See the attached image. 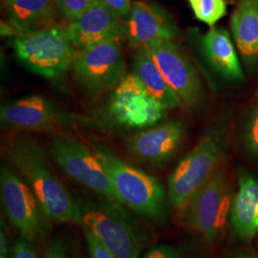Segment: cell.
Here are the masks:
<instances>
[{"mask_svg":"<svg viewBox=\"0 0 258 258\" xmlns=\"http://www.w3.org/2000/svg\"><path fill=\"white\" fill-rule=\"evenodd\" d=\"M10 163L56 225L78 224V204L49 166L46 152L35 139L17 136L6 147Z\"/></svg>","mask_w":258,"mask_h":258,"instance_id":"cell-1","label":"cell"},{"mask_svg":"<svg viewBox=\"0 0 258 258\" xmlns=\"http://www.w3.org/2000/svg\"><path fill=\"white\" fill-rule=\"evenodd\" d=\"M93 152L106 170L124 206L154 225H164L168 219V190L158 179L120 159L113 150L96 144Z\"/></svg>","mask_w":258,"mask_h":258,"instance_id":"cell-2","label":"cell"},{"mask_svg":"<svg viewBox=\"0 0 258 258\" xmlns=\"http://www.w3.org/2000/svg\"><path fill=\"white\" fill-rule=\"evenodd\" d=\"M78 224L102 242L116 258H141L148 236L125 206L107 198H77Z\"/></svg>","mask_w":258,"mask_h":258,"instance_id":"cell-3","label":"cell"},{"mask_svg":"<svg viewBox=\"0 0 258 258\" xmlns=\"http://www.w3.org/2000/svg\"><path fill=\"white\" fill-rule=\"evenodd\" d=\"M227 145L224 127L216 126L179 162L168 179V198L177 213L214 173Z\"/></svg>","mask_w":258,"mask_h":258,"instance_id":"cell-4","label":"cell"},{"mask_svg":"<svg viewBox=\"0 0 258 258\" xmlns=\"http://www.w3.org/2000/svg\"><path fill=\"white\" fill-rule=\"evenodd\" d=\"M233 197L228 178L216 171L178 212V218L186 230L198 234L206 243L213 244L231 220Z\"/></svg>","mask_w":258,"mask_h":258,"instance_id":"cell-5","label":"cell"},{"mask_svg":"<svg viewBox=\"0 0 258 258\" xmlns=\"http://www.w3.org/2000/svg\"><path fill=\"white\" fill-rule=\"evenodd\" d=\"M0 192L4 213L11 225L21 237L44 249L51 239L54 223L19 172L1 166Z\"/></svg>","mask_w":258,"mask_h":258,"instance_id":"cell-6","label":"cell"},{"mask_svg":"<svg viewBox=\"0 0 258 258\" xmlns=\"http://www.w3.org/2000/svg\"><path fill=\"white\" fill-rule=\"evenodd\" d=\"M75 44L67 30L47 28L21 33L14 40L19 61L36 74L59 79L73 64Z\"/></svg>","mask_w":258,"mask_h":258,"instance_id":"cell-7","label":"cell"},{"mask_svg":"<svg viewBox=\"0 0 258 258\" xmlns=\"http://www.w3.org/2000/svg\"><path fill=\"white\" fill-rule=\"evenodd\" d=\"M51 154L66 175L90 189L97 196L124 206L102 163L79 139L59 134L51 142Z\"/></svg>","mask_w":258,"mask_h":258,"instance_id":"cell-8","label":"cell"},{"mask_svg":"<svg viewBox=\"0 0 258 258\" xmlns=\"http://www.w3.org/2000/svg\"><path fill=\"white\" fill-rule=\"evenodd\" d=\"M73 68L78 83L88 92H102L118 85L124 71L121 42L117 38L84 49L76 55Z\"/></svg>","mask_w":258,"mask_h":258,"instance_id":"cell-9","label":"cell"},{"mask_svg":"<svg viewBox=\"0 0 258 258\" xmlns=\"http://www.w3.org/2000/svg\"><path fill=\"white\" fill-rule=\"evenodd\" d=\"M111 117L133 128L152 126L166 116V109L149 95L136 75L123 76L111 98Z\"/></svg>","mask_w":258,"mask_h":258,"instance_id":"cell-10","label":"cell"},{"mask_svg":"<svg viewBox=\"0 0 258 258\" xmlns=\"http://www.w3.org/2000/svg\"><path fill=\"white\" fill-rule=\"evenodd\" d=\"M145 46L181 102L190 106L199 103L203 96L201 81L178 45L172 40L157 39Z\"/></svg>","mask_w":258,"mask_h":258,"instance_id":"cell-11","label":"cell"},{"mask_svg":"<svg viewBox=\"0 0 258 258\" xmlns=\"http://www.w3.org/2000/svg\"><path fill=\"white\" fill-rule=\"evenodd\" d=\"M66 30L75 46L84 50L120 38L127 29L105 0H98Z\"/></svg>","mask_w":258,"mask_h":258,"instance_id":"cell-12","label":"cell"},{"mask_svg":"<svg viewBox=\"0 0 258 258\" xmlns=\"http://www.w3.org/2000/svg\"><path fill=\"white\" fill-rule=\"evenodd\" d=\"M0 119L5 128L35 131L52 130L67 121L52 102L36 95L2 104Z\"/></svg>","mask_w":258,"mask_h":258,"instance_id":"cell-13","label":"cell"},{"mask_svg":"<svg viewBox=\"0 0 258 258\" xmlns=\"http://www.w3.org/2000/svg\"><path fill=\"white\" fill-rule=\"evenodd\" d=\"M184 122L170 120L131 136L126 142V151L140 162L161 164L174 155L184 137Z\"/></svg>","mask_w":258,"mask_h":258,"instance_id":"cell-14","label":"cell"},{"mask_svg":"<svg viewBox=\"0 0 258 258\" xmlns=\"http://www.w3.org/2000/svg\"><path fill=\"white\" fill-rule=\"evenodd\" d=\"M126 29L132 47L143 46L157 39L172 40L180 36L179 29L166 10L144 1L133 3Z\"/></svg>","mask_w":258,"mask_h":258,"instance_id":"cell-15","label":"cell"},{"mask_svg":"<svg viewBox=\"0 0 258 258\" xmlns=\"http://www.w3.org/2000/svg\"><path fill=\"white\" fill-rule=\"evenodd\" d=\"M237 182L238 189L231 206V233L240 240L249 241L258 232V180L240 170Z\"/></svg>","mask_w":258,"mask_h":258,"instance_id":"cell-16","label":"cell"},{"mask_svg":"<svg viewBox=\"0 0 258 258\" xmlns=\"http://www.w3.org/2000/svg\"><path fill=\"white\" fill-rule=\"evenodd\" d=\"M207 61L223 78L242 82L244 74L230 34L224 28L212 27L202 38Z\"/></svg>","mask_w":258,"mask_h":258,"instance_id":"cell-17","label":"cell"},{"mask_svg":"<svg viewBox=\"0 0 258 258\" xmlns=\"http://www.w3.org/2000/svg\"><path fill=\"white\" fill-rule=\"evenodd\" d=\"M231 33L243 60L249 67L258 60V0H243L233 13Z\"/></svg>","mask_w":258,"mask_h":258,"instance_id":"cell-18","label":"cell"},{"mask_svg":"<svg viewBox=\"0 0 258 258\" xmlns=\"http://www.w3.org/2000/svg\"><path fill=\"white\" fill-rule=\"evenodd\" d=\"M134 74L142 82L150 96L166 110L180 107L182 102L160 72L145 45L140 47L134 56Z\"/></svg>","mask_w":258,"mask_h":258,"instance_id":"cell-19","label":"cell"},{"mask_svg":"<svg viewBox=\"0 0 258 258\" xmlns=\"http://www.w3.org/2000/svg\"><path fill=\"white\" fill-rule=\"evenodd\" d=\"M56 0H6L5 7L10 25L19 34L34 31L51 17Z\"/></svg>","mask_w":258,"mask_h":258,"instance_id":"cell-20","label":"cell"},{"mask_svg":"<svg viewBox=\"0 0 258 258\" xmlns=\"http://www.w3.org/2000/svg\"><path fill=\"white\" fill-rule=\"evenodd\" d=\"M196 19L213 27L227 14L225 0H187Z\"/></svg>","mask_w":258,"mask_h":258,"instance_id":"cell-21","label":"cell"},{"mask_svg":"<svg viewBox=\"0 0 258 258\" xmlns=\"http://www.w3.org/2000/svg\"><path fill=\"white\" fill-rule=\"evenodd\" d=\"M98 0H56L55 5L65 18L72 21L91 8Z\"/></svg>","mask_w":258,"mask_h":258,"instance_id":"cell-22","label":"cell"},{"mask_svg":"<svg viewBox=\"0 0 258 258\" xmlns=\"http://www.w3.org/2000/svg\"><path fill=\"white\" fill-rule=\"evenodd\" d=\"M36 244L19 236L12 243L11 258H44Z\"/></svg>","mask_w":258,"mask_h":258,"instance_id":"cell-23","label":"cell"},{"mask_svg":"<svg viewBox=\"0 0 258 258\" xmlns=\"http://www.w3.org/2000/svg\"><path fill=\"white\" fill-rule=\"evenodd\" d=\"M44 258H73L72 250L68 248L64 236L56 234L47 243L43 249Z\"/></svg>","mask_w":258,"mask_h":258,"instance_id":"cell-24","label":"cell"},{"mask_svg":"<svg viewBox=\"0 0 258 258\" xmlns=\"http://www.w3.org/2000/svg\"><path fill=\"white\" fill-rule=\"evenodd\" d=\"M244 139L249 152L258 158V105L249 116L245 128Z\"/></svg>","mask_w":258,"mask_h":258,"instance_id":"cell-25","label":"cell"},{"mask_svg":"<svg viewBox=\"0 0 258 258\" xmlns=\"http://www.w3.org/2000/svg\"><path fill=\"white\" fill-rule=\"evenodd\" d=\"M141 258H187V255L179 246L160 244L148 249Z\"/></svg>","mask_w":258,"mask_h":258,"instance_id":"cell-26","label":"cell"},{"mask_svg":"<svg viewBox=\"0 0 258 258\" xmlns=\"http://www.w3.org/2000/svg\"><path fill=\"white\" fill-rule=\"evenodd\" d=\"M82 230L91 258H116L110 250L107 249L92 232L83 228Z\"/></svg>","mask_w":258,"mask_h":258,"instance_id":"cell-27","label":"cell"},{"mask_svg":"<svg viewBox=\"0 0 258 258\" xmlns=\"http://www.w3.org/2000/svg\"><path fill=\"white\" fill-rule=\"evenodd\" d=\"M0 220V258H11L12 244L10 242L7 220L3 214H1Z\"/></svg>","mask_w":258,"mask_h":258,"instance_id":"cell-28","label":"cell"},{"mask_svg":"<svg viewBox=\"0 0 258 258\" xmlns=\"http://www.w3.org/2000/svg\"><path fill=\"white\" fill-rule=\"evenodd\" d=\"M119 18H128L131 14L132 6L129 0H105Z\"/></svg>","mask_w":258,"mask_h":258,"instance_id":"cell-29","label":"cell"},{"mask_svg":"<svg viewBox=\"0 0 258 258\" xmlns=\"http://www.w3.org/2000/svg\"><path fill=\"white\" fill-rule=\"evenodd\" d=\"M225 258H258L255 255L249 254V253H245V252H238V253H231L230 255L226 256Z\"/></svg>","mask_w":258,"mask_h":258,"instance_id":"cell-30","label":"cell"},{"mask_svg":"<svg viewBox=\"0 0 258 258\" xmlns=\"http://www.w3.org/2000/svg\"><path fill=\"white\" fill-rule=\"evenodd\" d=\"M12 28H14L12 25L7 26L3 22H1V34H2V36H12V34H13Z\"/></svg>","mask_w":258,"mask_h":258,"instance_id":"cell-31","label":"cell"},{"mask_svg":"<svg viewBox=\"0 0 258 258\" xmlns=\"http://www.w3.org/2000/svg\"><path fill=\"white\" fill-rule=\"evenodd\" d=\"M72 255H73V258H83L81 253H80V251L76 249H72Z\"/></svg>","mask_w":258,"mask_h":258,"instance_id":"cell-32","label":"cell"}]
</instances>
